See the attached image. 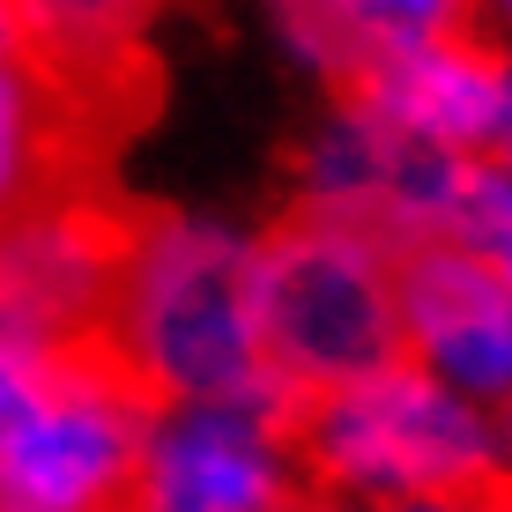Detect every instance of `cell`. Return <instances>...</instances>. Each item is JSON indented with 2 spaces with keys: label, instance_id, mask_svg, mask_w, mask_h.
I'll return each instance as SVG.
<instances>
[{
  "label": "cell",
  "instance_id": "5b68a950",
  "mask_svg": "<svg viewBox=\"0 0 512 512\" xmlns=\"http://www.w3.org/2000/svg\"><path fill=\"white\" fill-rule=\"evenodd\" d=\"M394 305L416 372H431L461 401L512 394V297L483 253L446 238L394 253Z\"/></svg>",
  "mask_w": 512,
  "mask_h": 512
},
{
  "label": "cell",
  "instance_id": "7a4b0ae2",
  "mask_svg": "<svg viewBox=\"0 0 512 512\" xmlns=\"http://www.w3.org/2000/svg\"><path fill=\"white\" fill-rule=\"evenodd\" d=\"M82 342L119 364L156 423L179 409H253L260 357L245 312V245L156 201L112 312Z\"/></svg>",
  "mask_w": 512,
  "mask_h": 512
},
{
  "label": "cell",
  "instance_id": "ba28073f",
  "mask_svg": "<svg viewBox=\"0 0 512 512\" xmlns=\"http://www.w3.org/2000/svg\"><path fill=\"white\" fill-rule=\"evenodd\" d=\"M372 30L386 45H423L453 38V30H483V0H364Z\"/></svg>",
  "mask_w": 512,
  "mask_h": 512
},
{
  "label": "cell",
  "instance_id": "8992f818",
  "mask_svg": "<svg viewBox=\"0 0 512 512\" xmlns=\"http://www.w3.org/2000/svg\"><path fill=\"white\" fill-rule=\"evenodd\" d=\"M505 82H512V60L498 52V38L490 30H453V38L386 52L342 97V112L379 119V127L431 141V149H453V156H490Z\"/></svg>",
  "mask_w": 512,
  "mask_h": 512
},
{
  "label": "cell",
  "instance_id": "8fae6325",
  "mask_svg": "<svg viewBox=\"0 0 512 512\" xmlns=\"http://www.w3.org/2000/svg\"><path fill=\"white\" fill-rule=\"evenodd\" d=\"M401 512H431V505H401Z\"/></svg>",
  "mask_w": 512,
  "mask_h": 512
},
{
  "label": "cell",
  "instance_id": "30bf717a",
  "mask_svg": "<svg viewBox=\"0 0 512 512\" xmlns=\"http://www.w3.org/2000/svg\"><path fill=\"white\" fill-rule=\"evenodd\" d=\"M490 164L512 179V82H505V104H498V134H490Z\"/></svg>",
  "mask_w": 512,
  "mask_h": 512
},
{
  "label": "cell",
  "instance_id": "52a82bcc",
  "mask_svg": "<svg viewBox=\"0 0 512 512\" xmlns=\"http://www.w3.org/2000/svg\"><path fill=\"white\" fill-rule=\"evenodd\" d=\"M268 8H275L282 38H290V45L327 75L334 97H349V90H357V82L386 60V52H401V45H386L379 30H372L364 0H268Z\"/></svg>",
  "mask_w": 512,
  "mask_h": 512
},
{
  "label": "cell",
  "instance_id": "9c48e42d",
  "mask_svg": "<svg viewBox=\"0 0 512 512\" xmlns=\"http://www.w3.org/2000/svg\"><path fill=\"white\" fill-rule=\"evenodd\" d=\"M38 386H45V349L8 342V334H0V438L23 423V409L38 401Z\"/></svg>",
  "mask_w": 512,
  "mask_h": 512
},
{
  "label": "cell",
  "instance_id": "7c38bea8",
  "mask_svg": "<svg viewBox=\"0 0 512 512\" xmlns=\"http://www.w3.org/2000/svg\"><path fill=\"white\" fill-rule=\"evenodd\" d=\"M505 8H512V0H505Z\"/></svg>",
  "mask_w": 512,
  "mask_h": 512
},
{
  "label": "cell",
  "instance_id": "277c9868",
  "mask_svg": "<svg viewBox=\"0 0 512 512\" xmlns=\"http://www.w3.org/2000/svg\"><path fill=\"white\" fill-rule=\"evenodd\" d=\"M112 512H334L238 409H179L149 423Z\"/></svg>",
  "mask_w": 512,
  "mask_h": 512
},
{
  "label": "cell",
  "instance_id": "6da1fadb",
  "mask_svg": "<svg viewBox=\"0 0 512 512\" xmlns=\"http://www.w3.org/2000/svg\"><path fill=\"white\" fill-rule=\"evenodd\" d=\"M245 312H253L260 394L238 416L268 446H282L305 401L409 364L394 305V253L312 201L275 208V223L245 245Z\"/></svg>",
  "mask_w": 512,
  "mask_h": 512
},
{
  "label": "cell",
  "instance_id": "3957f363",
  "mask_svg": "<svg viewBox=\"0 0 512 512\" xmlns=\"http://www.w3.org/2000/svg\"><path fill=\"white\" fill-rule=\"evenodd\" d=\"M149 423L97 342H52L38 401L0 438V512H112Z\"/></svg>",
  "mask_w": 512,
  "mask_h": 512
}]
</instances>
